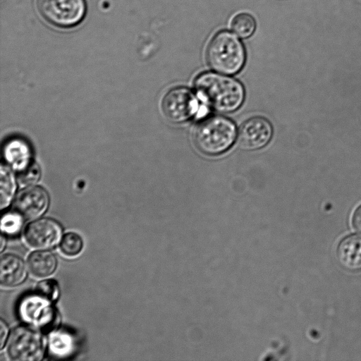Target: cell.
<instances>
[{"label": "cell", "mask_w": 361, "mask_h": 361, "mask_svg": "<svg viewBox=\"0 0 361 361\" xmlns=\"http://www.w3.org/2000/svg\"><path fill=\"white\" fill-rule=\"evenodd\" d=\"M76 348L73 335L64 329L52 331L48 342L49 353L57 358L71 355Z\"/></svg>", "instance_id": "cell-14"}, {"label": "cell", "mask_w": 361, "mask_h": 361, "mask_svg": "<svg viewBox=\"0 0 361 361\" xmlns=\"http://www.w3.org/2000/svg\"><path fill=\"white\" fill-rule=\"evenodd\" d=\"M5 245H6V239H5L4 236L2 235L1 237V246H0L1 251H3Z\"/></svg>", "instance_id": "cell-24"}, {"label": "cell", "mask_w": 361, "mask_h": 361, "mask_svg": "<svg viewBox=\"0 0 361 361\" xmlns=\"http://www.w3.org/2000/svg\"><path fill=\"white\" fill-rule=\"evenodd\" d=\"M255 18L247 13L235 15L231 21V28L241 38H246L252 35L255 30Z\"/></svg>", "instance_id": "cell-16"}, {"label": "cell", "mask_w": 361, "mask_h": 361, "mask_svg": "<svg viewBox=\"0 0 361 361\" xmlns=\"http://www.w3.org/2000/svg\"><path fill=\"white\" fill-rule=\"evenodd\" d=\"M83 247L82 238L76 233L69 232L66 233L60 243V250L62 253L68 257L78 255Z\"/></svg>", "instance_id": "cell-17"}, {"label": "cell", "mask_w": 361, "mask_h": 361, "mask_svg": "<svg viewBox=\"0 0 361 361\" xmlns=\"http://www.w3.org/2000/svg\"><path fill=\"white\" fill-rule=\"evenodd\" d=\"M27 276L24 261L13 254L4 255L1 258L0 283L4 287H15L22 283Z\"/></svg>", "instance_id": "cell-12"}, {"label": "cell", "mask_w": 361, "mask_h": 361, "mask_svg": "<svg viewBox=\"0 0 361 361\" xmlns=\"http://www.w3.org/2000/svg\"><path fill=\"white\" fill-rule=\"evenodd\" d=\"M40 177V169L35 162H30L24 168L19 170L18 181L22 185H30L35 183Z\"/></svg>", "instance_id": "cell-20"}, {"label": "cell", "mask_w": 361, "mask_h": 361, "mask_svg": "<svg viewBox=\"0 0 361 361\" xmlns=\"http://www.w3.org/2000/svg\"><path fill=\"white\" fill-rule=\"evenodd\" d=\"M23 219L17 212L4 214L1 222L2 233L9 236L18 235L23 228Z\"/></svg>", "instance_id": "cell-19"}, {"label": "cell", "mask_w": 361, "mask_h": 361, "mask_svg": "<svg viewBox=\"0 0 361 361\" xmlns=\"http://www.w3.org/2000/svg\"><path fill=\"white\" fill-rule=\"evenodd\" d=\"M200 98L215 110L230 113L236 111L245 99V90L237 80L221 74L207 72L195 81Z\"/></svg>", "instance_id": "cell-1"}, {"label": "cell", "mask_w": 361, "mask_h": 361, "mask_svg": "<svg viewBox=\"0 0 361 361\" xmlns=\"http://www.w3.org/2000/svg\"><path fill=\"white\" fill-rule=\"evenodd\" d=\"M235 137L234 123L221 116H212L202 120L194 131L197 147L208 155L224 153L232 146Z\"/></svg>", "instance_id": "cell-3"}, {"label": "cell", "mask_w": 361, "mask_h": 361, "mask_svg": "<svg viewBox=\"0 0 361 361\" xmlns=\"http://www.w3.org/2000/svg\"><path fill=\"white\" fill-rule=\"evenodd\" d=\"M1 209H4L9 204L16 186L12 173L3 166L1 169Z\"/></svg>", "instance_id": "cell-18"}, {"label": "cell", "mask_w": 361, "mask_h": 361, "mask_svg": "<svg viewBox=\"0 0 361 361\" xmlns=\"http://www.w3.org/2000/svg\"><path fill=\"white\" fill-rule=\"evenodd\" d=\"M0 348L3 349L8 334V326L3 319L0 322Z\"/></svg>", "instance_id": "cell-23"}, {"label": "cell", "mask_w": 361, "mask_h": 361, "mask_svg": "<svg viewBox=\"0 0 361 361\" xmlns=\"http://www.w3.org/2000/svg\"><path fill=\"white\" fill-rule=\"evenodd\" d=\"M49 196L41 187H28L16 197L13 208L23 219L32 220L39 217L47 209Z\"/></svg>", "instance_id": "cell-10"}, {"label": "cell", "mask_w": 361, "mask_h": 361, "mask_svg": "<svg viewBox=\"0 0 361 361\" xmlns=\"http://www.w3.org/2000/svg\"><path fill=\"white\" fill-rule=\"evenodd\" d=\"M162 111L173 123L186 121L197 114L199 104L195 94L189 89L178 87L170 90L161 102Z\"/></svg>", "instance_id": "cell-7"}, {"label": "cell", "mask_w": 361, "mask_h": 361, "mask_svg": "<svg viewBox=\"0 0 361 361\" xmlns=\"http://www.w3.org/2000/svg\"><path fill=\"white\" fill-rule=\"evenodd\" d=\"M336 258L343 269L350 271H361V235L344 237L337 246Z\"/></svg>", "instance_id": "cell-11"}, {"label": "cell", "mask_w": 361, "mask_h": 361, "mask_svg": "<svg viewBox=\"0 0 361 361\" xmlns=\"http://www.w3.org/2000/svg\"><path fill=\"white\" fill-rule=\"evenodd\" d=\"M206 58L214 71L232 75L243 68L246 54L242 42L235 35L227 30H221L209 41Z\"/></svg>", "instance_id": "cell-2"}, {"label": "cell", "mask_w": 361, "mask_h": 361, "mask_svg": "<svg viewBox=\"0 0 361 361\" xmlns=\"http://www.w3.org/2000/svg\"><path fill=\"white\" fill-rule=\"evenodd\" d=\"M27 264L32 275L37 278H45L51 275L56 270L57 259L49 251L38 250L29 255Z\"/></svg>", "instance_id": "cell-13"}, {"label": "cell", "mask_w": 361, "mask_h": 361, "mask_svg": "<svg viewBox=\"0 0 361 361\" xmlns=\"http://www.w3.org/2000/svg\"><path fill=\"white\" fill-rule=\"evenodd\" d=\"M273 129L271 123L263 117H252L240 126L238 142L240 148L253 151L266 146L271 139Z\"/></svg>", "instance_id": "cell-9"}, {"label": "cell", "mask_w": 361, "mask_h": 361, "mask_svg": "<svg viewBox=\"0 0 361 361\" xmlns=\"http://www.w3.org/2000/svg\"><path fill=\"white\" fill-rule=\"evenodd\" d=\"M61 237V225L50 218H42L32 221L24 232L27 244L37 250H48L55 247Z\"/></svg>", "instance_id": "cell-8"}, {"label": "cell", "mask_w": 361, "mask_h": 361, "mask_svg": "<svg viewBox=\"0 0 361 361\" xmlns=\"http://www.w3.org/2000/svg\"><path fill=\"white\" fill-rule=\"evenodd\" d=\"M45 342L39 330L30 326H18L10 334L6 353L14 361H39L44 355Z\"/></svg>", "instance_id": "cell-5"}, {"label": "cell", "mask_w": 361, "mask_h": 361, "mask_svg": "<svg viewBox=\"0 0 361 361\" xmlns=\"http://www.w3.org/2000/svg\"><path fill=\"white\" fill-rule=\"evenodd\" d=\"M352 225L355 230L361 233V204L355 209L353 214Z\"/></svg>", "instance_id": "cell-22"}, {"label": "cell", "mask_w": 361, "mask_h": 361, "mask_svg": "<svg viewBox=\"0 0 361 361\" xmlns=\"http://www.w3.org/2000/svg\"><path fill=\"white\" fill-rule=\"evenodd\" d=\"M36 291L51 301L57 300L59 295L58 283L52 279H46L39 282L36 287Z\"/></svg>", "instance_id": "cell-21"}, {"label": "cell", "mask_w": 361, "mask_h": 361, "mask_svg": "<svg viewBox=\"0 0 361 361\" xmlns=\"http://www.w3.org/2000/svg\"><path fill=\"white\" fill-rule=\"evenodd\" d=\"M36 5L42 18L59 27L78 25L86 11L84 0H37Z\"/></svg>", "instance_id": "cell-6"}, {"label": "cell", "mask_w": 361, "mask_h": 361, "mask_svg": "<svg viewBox=\"0 0 361 361\" xmlns=\"http://www.w3.org/2000/svg\"><path fill=\"white\" fill-rule=\"evenodd\" d=\"M52 302L37 291L27 294L19 302L18 315L30 326L44 332L52 331L60 320L59 312Z\"/></svg>", "instance_id": "cell-4"}, {"label": "cell", "mask_w": 361, "mask_h": 361, "mask_svg": "<svg viewBox=\"0 0 361 361\" xmlns=\"http://www.w3.org/2000/svg\"><path fill=\"white\" fill-rule=\"evenodd\" d=\"M4 153L6 160L18 171L30 162L29 148L20 140L10 142L5 147Z\"/></svg>", "instance_id": "cell-15"}]
</instances>
